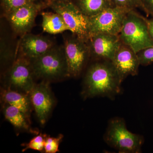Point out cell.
Returning a JSON list of instances; mask_svg holds the SVG:
<instances>
[{
  "label": "cell",
  "instance_id": "6da1fadb",
  "mask_svg": "<svg viewBox=\"0 0 153 153\" xmlns=\"http://www.w3.org/2000/svg\"><path fill=\"white\" fill-rule=\"evenodd\" d=\"M83 80L81 95L84 99L96 97L111 99L121 90L123 81L111 60H94Z\"/></svg>",
  "mask_w": 153,
  "mask_h": 153
},
{
  "label": "cell",
  "instance_id": "7a4b0ae2",
  "mask_svg": "<svg viewBox=\"0 0 153 153\" xmlns=\"http://www.w3.org/2000/svg\"><path fill=\"white\" fill-rule=\"evenodd\" d=\"M29 60L36 79L51 82L69 77L63 46L55 45L43 55Z\"/></svg>",
  "mask_w": 153,
  "mask_h": 153
},
{
  "label": "cell",
  "instance_id": "3957f363",
  "mask_svg": "<svg viewBox=\"0 0 153 153\" xmlns=\"http://www.w3.org/2000/svg\"><path fill=\"white\" fill-rule=\"evenodd\" d=\"M104 140L110 146L121 153H141L144 138L129 131L123 119L114 117L108 122Z\"/></svg>",
  "mask_w": 153,
  "mask_h": 153
},
{
  "label": "cell",
  "instance_id": "277c9868",
  "mask_svg": "<svg viewBox=\"0 0 153 153\" xmlns=\"http://www.w3.org/2000/svg\"><path fill=\"white\" fill-rule=\"evenodd\" d=\"M146 19L135 10L129 11L119 35L122 42L129 46L137 53L143 49L153 46Z\"/></svg>",
  "mask_w": 153,
  "mask_h": 153
},
{
  "label": "cell",
  "instance_id": "5b68a950",
  "mask_svg": "<svg viewBox=\"0 0 153 153\" xmlns=\"http://www.w3.org/2000/svg\"><path fill=\"white\" fill-rule=\"evenodd\" d=\"M50 8L63 17L69 31L73 36L88 42L91 37L90 20L71 1L59 2L52 1Z\"/></svg>",
  "mask_w": 153,
  "mask_h": 153
},
{
  "label": "cell",
  "instance_id": "8992f818",
  "mask_svg": "<svg viewBox=\"0 0 153 153\" xmlns=\"http://www.w3.org/2000/svg\"><path fill=\"white\" fill-rule=\"evenodd\" d=\"M35 79L30 60L21 55L6 71L4 88L30 94Z\"/></svg>",
  "mask_w": 153,
  "mask_h": 153
},
{
  "label": "cell",
  "instance_id": "52a82bcc",
  "mask_svg": "<svg viewBox=\"0 0 153 153\" xmlns=\"http://www.w3.org/2000/svg\"><path fill=\"white\" fill-rule=\"evenodd\" d=\"M63 45L69 77L81 74L91 57L88 42L73 36L64 39Z\"/></svg>",
  "mask_w": 153,
  "mask_h": 153
},
{
  "label": "cell",
  "instance_id": "ba28073f",
  "mask_svg": "<svg viewBox=\"0 0 153 153\" xmlns=\"http://www.w3.org/2000/svg\"><path fill=\"white\" fill-rule=\"evenodd\" d=\"M130 10L113 6L89 18L91 37L101 33L119 35L126 15Z\"/></svg>",
  "mask_w": 153,
  "mask_h": 153
},
{
  "label": "cell",
  "instance_id": "9c48e42d",
  "mask_svg": "<svg viewBox=\"0 0 153 153\" xmlns=\"http://www.w3.org/2000/svg\"><path fill=\"white\" fill-rule=\"evenodd\" d=\"M50 83L41 81L36 83L30 94L32 106L42 125L47 121L55 104V100L49 85Z\"/></svg>",
  "mask_w": 153,
  "mask_h": 153
},
{
  "label": "cell",
  "instance_id": "30bf717a",
  "mask_svg": "<svg viewBox=\"0 0 153 153\" xmlns=\"http://www.w3.org/2000/svg\"><path fill=\"white\" fill-rule=\"evenodd\" d=\"M42 8L41 5L33 2L14 10L5 16L14 32L22 36L32 30L38 12Z\"/></svg>",
  "mask_w": 153,
  "mask_h": 153
},
{
  "label": "cell",
  "instance_id": "8fae6325",
  "mask_svg": "<svg viewBox=\"0 0 153 153\" xmlns=\"http://www.w3.org/2000/svg\"><path fill=\"white\" fill-rule=\"evenodd\" d=\"M88 42L94 60L111 61L122 43L119 35L103 33L92 35Z\"/></svg>",
  "mask_w": 153,
  "mask_h": 153
},
{
  "label": "cell",
  "instance_id": "7c38bea8",
  "mask_svg": "<svg viewBox=\"0 0 153 153\" xmlns=\"http://www.w3.org/2000/svg\"><path fill=\"white\" fill-rule=\"evenodd\" d=\"M111 61L123 82L127 76L138 74L140 65L137 53L122 42Z\"/></svg>",
  "mask_w": 153,
  "mask_h": 153
},
{
  "label": "cell",
  "instance_id": "4fadbf2b",
  "mask_svg": "<svg viewBox=\"0 0 153 153\" xmlns=\"http://www.w3.org/2000/svg\"><path fill=\"white\" fill-rule=\"evenodd\" d=\"M55 46L47 37L28 33L22 36L20 50L21 55L30 60L43 55Z\"/></svg>",
  "mask_w": 153,
  "mask_h": 153
},
{
  "label": "cell",
  "instance_id": "5bb4252c",
  "mask_svg": "<svg viewBox=\"0 0 153 153\" xmlns=\"http://www.w3.org/2000/svg\"><path fill=\"white\" fill-rule=\"evenodd\" d=\"M1 96L3 103L19 108L30 117L32 106L30 94L2 88L1 89Z\"/></svg>",
  "mask_w": 153,
  "mask_h": 153
},
{
  "label": "cell",
  "instance_id": "9a60e30c",
  "mask_svg": "<svg viewBox=\"0 0 153 153\" xmlns=\"http://www.w3.org/2000/svg\"><path fill=\"white\" fill-rule=\"evenodd\" d=\"M5 117L16 128L29 131L32 133L38 134L30 127L29 117L19 108L10 105L3 103Z\"/></svg>",
  "mask_w": 153,
  "mask_h": 153
},
{
  "label": "cell",
  "instance_id": "2e32d148",
  "mask_svg": "<svg viewBox=\"0 0 153 153\" xmlns=\"http://www.w3.org/2000/svg\"><path fill=\"white\" fill-rule=\"evenodd\" d=\"M42 27L44 32L51 34H59L69 30L63 17L57 13L43 12Z\"/></svg>",
  "mask_w": 153,
  "mask_h": 153
},
{
  "label": "cell",
  "instance_id": "e0dca14e",
  "mask_svg": "<svg viewBox=\"0 0 153 153\" xmlns=\"http://www.w3.org/2000/svg\"><path fill=\"white\" fill-rule=\"evenodd\" d=\"M73 3L82 13L89 18L114 6L110 0H74Z\"/></svg>",
  "mask_w": 153,
  "mask_h": 153
},
{
  "label": "cell",
  "instance_id": "ac0fdd59",
  "mask_svg": "<svg viewBox=\"0 0 153 153\" xmlns=\"http://www.w3.org/2000/svg\"><path fill=\"white\" fill-rule=\"evenodd\" d=\"M47 135L40 134L33 138L27 143L22 145L25 148L22 150V152H25L28 149L42 152L44 151V144Z\"/></svg>",
  "mask_w": 153,
  "mask_h": 153
},
{
  "label": "cell",
  "instance_id": "d6986e66",
  "mask_svg": "<svg viewBox=\"0 0 153 153\" xmlns=\"http://www.w3.org/2000/svg\"><path fill=\"white\" fill-rule=\"evenodd\" d=\"M63 136L60 134L57 137L47 136L45 139L44 152L46 153H56L59 152V147Z\"/></svg>",
  "mask_w": 153,
  "mask_h": 153
},
{
  "label": "cell",
  "instance_id": "ffe728a7",
  "mask_svg": "<svg viewBox=\"0 0 153 153\" xmlns=\"http://www.w3.org/2000/svg\"><path fill=\"white\" fill-rule=\"evenodd\" d=\"M114 6L120 7L129 10H134L140 8L144 11L141 0H110Z\"/></svg>",
  "mask_w": 153,
  "mask_h": 153
},
{
  "label": "cell",
  "instance_id": "44dd1931",
  "mask_svg": "<svg viewBox=\"0 0 153 153\" xmlns=\"http://www.w3.org/2000/svg\"><path fill=\"white\" fill-rule=\"evenodd\" d=\"M34 0H1L5 15L17 8L34 2Z\"/></svg>",
  "mask_w": 153,
  "mask_h": 153
},
{
  "label": "cell",
  "instance_id": "7402d4cb",
  "mask_svg": "<svg viewBox=\"0 0 153 153\" xmlns=\"http://www.w3.org/2000/svg\"><path fill=\"white\" fill-rule=\"evenodd\" d=\"M140 65L148 66L153 63V46L140 50L137 53Z\"/></svg>",
  "mask_w": 153,
  "mask_h": 153
},
{
  "label": "cell",
  "instance_id": "603a6c76",
  "mask_svg": "<svg viewBox=\"0 0 153 153\" xmlns=\"http://www.w3.org/2000/svg\"><path fill=\"white\" fill-rule=\"evenodd\" d=\"M144 12L148 16H153V0H141Z\"/></svg>",
  "mask_w": 153,
  "mask_h": 153
},
{
  "label": "cell",
  "instance_id": "cb8c5ba5",
  "mask_svg": "<svg viewBox=\"0 0 153 153\" xmlns=\"http://www.w3.org/2000/svg\"><path fill=\"white\" fill-rule=\"evenodd\" d=\"M146 21L150 36L153 41V16L150 19H147Z\"/></svg>",
  "mask_w": 153,
  "mask_h": 153
},
{
  "label": "cell",
  "instance_id": "d4e9b609",
  "mask_svg": "<svg viewBox=\"0 0 153 153\" xmlns=\"http://www.w3.org/2000/svg\"><path fill=\"white\" fill-rule=\"evenodd\" d=\"M55 1H59V2H68L70 1V0H54Z\"/></svg>",
  "mask_w": 153,
  "mask_h": 153
},
{
  "label": "cell",
  "instance_id": "484cf974",
  "mask_svg": "<svg viewBox=\"0 0 153 153\" xmlns=\"http://www.w3.org/2000/svg\"><path fill=\"white\" fill-rule=\"evenodd\" d=\"M34 1H35V0H34Z\"/></svg>",
  "mask_w": 153,
  "mask_h": 153
}]
</instances>
